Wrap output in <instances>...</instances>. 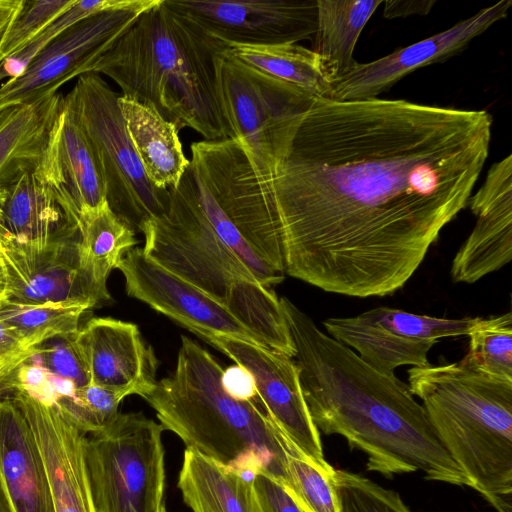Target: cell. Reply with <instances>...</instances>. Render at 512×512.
Listing matches in <instances>:
<instances>
[{
  "label": "cell",
  "mask_w": 512,
  "mask_h": 512,
  "mask_svg": "<svg viewBox=\"0 0 512 512\" xmlns=\"http://www.w3.org/2000/svg\"><path fill=\"white\" fill-rule=\"evenodd\" d=\"M36 164L0 181V243L43 246L59 237L80 235Z\"/></svg>",
  "instance_id": "44dd1931"
},
{
  "label": "cell",
  "mask_w": 512,
  "mask_h": 512,
  "mask_svg": "<svg viewBox=\"0 0 512 512\" xmlns=\"http://www.w3.org/2000/svg\"><path fill=\"white\" fill-rule=\"evenodd\" d=\"M137 242L134 231L107 201L84 224L77 243L78 265L100 302L111 299L107 289L110 272Z\"/></svg>",
  "instance_id": "4316f807"
},
{
  "label": "cell",
  "mask_w": 512,
  "mask_h": 512,
  "mask_svg": "<svg viewBox=\"0 0 512 512\" xmlns=\"http://www.w3.org/2000/svg\"><path fill=\"white\" fill-rule=\"evenodd\" d=\"M182 178L187 183L196 203L218 237L248 267L256 280L269 288L271 285L280 283L283 280V274L275 271L253 251L219 205L210 189L190 165Z\"/></svg>",
  "instance_id": "1f68e13d"
},
{
  "label": "cell",
  "mask_w": 512,
  "mask_h": 512,
  "mask_svg": "<svg viewBox=\"0 0 512 512\" xmlns=\"http://www.w3.org/2000/svg\"><path fill=\"white\" fill-rule=\"evenodd\" d=\"M125 130L148 180L158 189L177 188L190 165L177 126L151 107L119 95Z\"/></svg>",
  "instance_id": "603a6c76"
},
{
  "label": "cell",
  "mask_w": 512,
  "mask_h": 512,
  "mask_svg": "<svg viewBox=\"0 0 512 512\" xmlns=\"http://www.w3.org/2000/svg\"><path fill=\"white\" fill-rule=\"evenodd\" d=\"M124 398L118 391L90 383L60 395L55 405L87 435L108 427L118 415Z\"/></svg>",
  "instance_id": "836d02e7"
},
{
  "label": "cell",
  "mask_w": 512,
  "mask_h": 512,
  "mask_svg": "<svg viewBox=\"0 0 512 512\" xmlns=\"http://www.w3.org/2000/svg\"><path fill=\"white\" fill-rule=\"evenodd\" d=\"M199 336L250 375L268 415L306 456L322 465L328 463L320 431L303 396L298 366L291 357L229 335Z\"/></svg>",
  "instance_id": "4fadbf2b"
},
{
  "label": "cell",
  "mask_w": 512,
  "mask_h": 512,
  "mask_svg": "<svg viewBox=\"0 0 512 512\" xmlns=\"http://www.w3.org/2000/svg\"><path fill=\"white\" fill-rule=\"evenodd\" d=\"M408 387L473 489L497 512H512V380L460 360L410 368Z\"/></svg>",
  "instance_id": "5b68a950"
},
{
  "label": "cell",
  "mask_w": 512,
  "mask_h": 512,
  "mask_svg": "<svg viewBox=\"0 0 512 512\" xmlns=\"http://www.w3.org/2000/svg\"><path fill=\"white\" fill-rule=\"evenodd\" d=\"M80 235H68L43 246L0 243L5 296L23 304L100 303L83 276L77 257Z\"/></svg>",
  "instance_id": "2e32d148"
},
{
  "label": "cell",
  "mask_w": 512,
  "mask_h": 512,
  "mask_svg": "<svg viewBox=\"0 0 512 512\" xmlns=\"http://www.w3.org/2000/svg\"><path fill=\"white\" fill-rule=\"evenodd\" d=\"M91 383L145 398L157 384L158 360L136 324L91 318L75 334Z\"/></svg>",
  "instance_id": "d6986e66"
},
{
  "label": "cell",
  "mask_w": 512,
  "mask_h": 512,
  "mask_svg": "<svg viewBox=\"0 0 512 512\" xmlns=\"http://www.w3.org/2000/svg\"><path fill=\"white\" fill-rule=\"evenodd\" d=\"M224 370L201 345L182 335L174 370L144 399L164 430L197 452L250 478L265 471L285 485L292 441L259 397L231 394Z\"/></svg>",
  "instance_id": "277c9868"
},
{
  "label": "cell",
  "mask_w": 512,
  "mask_h": 512,
  "mask_svg": "<svg viewBox=\"0 0 512 512\" xmlns=\"http://www.w3.org/2000/svg\"><path fill=\"white\" fill-rule=\"evenodd\" d=\"M226 49V43L159 0L92 72L111 78L121 95L151 107L179 130L191 128L207 141L232 139L216 85L215 59Z\"/></svg>",
  "instance_id": "3957f363"
},
{
  "label": "cell",
  "mask_w": 512,
  "mask_h": 512,
  "mask_svg": "<svg viewBox=\"0 0 512 512\" xmlns=\"http://www.w3.org/2000/svg\"><path fill=\"white\" fill-rule=\"evenodd\" d=\"M224 306L260 345L294 358L295 345L280 299L255 279L239 278L228 289Z\"/></svg>",
  "instance_id": "f1b7e54d"
},
{
  "label": "cell",
  "mask_w": 512,
  "mask_h": 512,
  "mask_svg": "<svg viewBox=\"0 0 512 512\" xmlns=\"http://www.w3.org/2000/svg\"><path fill=\"white\" fill-rule=\"evenodd\" d=\"M169 193L167 214L148 221L141 230L145 237L142 250L224 306L232 283L256 278L218 237L183 178Z\"/></svg>",
  "instance_id": "9c48e42d"
},
{
  "label": "cell",
  "mask_w": 512,
  "mask_h": 512,
  "mask_svg": "<svg viewBox=\"0 0 512 512\" xmlns=\"http://www.w3.org/2000/svg\"><path fill=\"white\" fill-rule=\"evenodd\" d=\"M5 295V281L0 267V298Z\"/></svg>",
  "instance_id": "f6af8a7d"
},
{
  "label": "cell",
  "mask_w": 512,
  "mask_h": 512,
  "mask_svg": "<svg viewBox=\"0 0 512 512\" xmlns=\"http://www.w3.org/2000/svg\"><path fill=\"white\" fill-rule=\"evenodd\" d=\"M75 0H22L21 7L0 42V63L10 58L53 20L65 12Z\"/></svg>",
  "instance_id": "8d00e7d4"
},
{
  "label": "cell",
  "mask_w": 512,
  "mask_h": 512,
  "mask_svg": "<svg viewBox=\"0 0 512 512\" xmlns=\"http://www.w3.org/2000/svg\"><path fill=\"white\" fill-rule=\"evenodd\" d=\"M253 479L186 448L177 486L192 512H263Z\"/></svg>",
  "instance_id": "cb8c5ba5"
},
{
  "label": "cell",
  "mask_w": 512,
  "mask_h": 512,
  "mask_svg": "<svg viewBox=\"0 0 512 512\" xmlns=\"http://www.w3.org/2000/svg\"><path fill=\"white\" fill-rule=\"evenodd\" d=\"M33 349L0 319V384L32 354Z\"/></svg>",
  "instance_id": "60d3db41"
},
{
  "label": "cell",
  "mask_w": 512,
  "mask_h": 512,
  "mask_svg": "<svg viewBox=\"0 0 512 512\" xmlns=\"http://www.w3.org/2000/svg\"><path fill=\"white\" fill-rule=\"evenodd\" d=\"M22 4V0H0V42Z\"/></svg>",
  "instance_id": "7bdbcfd3"
},
{
  "label": "cell",
  "mask_w": 512,
  "mask_h": 512,
  "mask_svg": "<svg viewBox=\"0 0 512 512\" xmlns=\"http://www.w3.org/2000/svg\"><path fill=\"white\" fill-rule=\"evenodd\" d=\"M1 384L6 389L24 392L48 404L56 403L58 397L72 390L56 380L40 365L25 360Z\"/></svg>",
  "instance_id": "f35d334b"
},
{
  "label": "cell",
  "mask_w": 512,
  "mask_h": 512,
  "mask_svg": "<svg viewBox=\"0 0 512 512\" xmlns=\"http://www.w3.org/2000/svg\"><path fill=\"white\" fill-rule=\"evenodd\" d=\"M130 297L173 319L191 332L229 335L259 344L221 303L168 271L142 249L125 253L117 265Z\"/></svg>",
  "instance_id": "9a60e30c"
},
{
  "label": "cell",
  "mask_w": 512,
  "mask_h": 512,
  "mask_svg": "<svg viewBox=\"0 0 512 512\" xmlns=\"http://www.w3.org/2000/svg\"><path fill=\"white\" fill-rule=\"evenodd\" d=\"M334 483L341 512H411L397 492L361 474L335 469Z\"/></svg>",
  "instance_id": "d590c367"
},
{
  "label": "cell",
  "mask_w": 512,
  "mask_h": 512,
  "mask_svg": "<svg viewBox=\"0 0 512 512\" xmlns=\"http://www.w3.org/2000/svg\"><path fill=\"white\" fill-rule=\"evenodd\" d=\"M286 489L303 512H341L334 483L335 468L319 464L294 443L287 454Z\"/></svg>",
  "instance_id": "4dcf8cb0"
},
{
  "label": "cell",
  "mask_w": 512,
  "mask_h": 512,
  "mask_svg": "<svg viewBox=\"0 0 512 512\" xmlns=\"http://www.w3.org/2000/svg\"><path fill=\"white\" fill-rule=\"evenodd\" d=\"M141 2L142 0H75L71 7L53 20L25 47L0 63V80L11 79L21 74L38 52L76 22L103 11L132 8Z\"/></svg>",
  "instance_id": "e575fe53"
},
{
  "label": "cell",
  "mask_w": 512,
  "mask_h": 512,
  "mask_svg": "<svg viewBox=\"0 0 512 512\" xmlns=\"http://www.w3.org/2000/svg\"><path fill=\"white\" fill-rule=\"evenodd\" d=\"M492 116L372 98L316 97L286 152L254 172L238 141H203L215 198L264 260L323 291L402 288L467 202L489 156Z\"/></svg>",
  "instance_id": "6da1fadb"
},
{
  "label": "cell",
  "mask_w": 512,
  "mask_h": 512,
  "mask_svg": "<svg viewBox=\"0 0 512 512\" xmlns=\"http://www.w3.org/2000/svg\"><path fill=\"white\" fill-rule=\"evenodd\" d=\"M34 433L45 464L54 512H96L86 473L82 433L54 404L20 391L13 396Z\"/></svg>",
  "instance_id": "ffe728a7"
},
{
  "label": "cell",
  "mask_w": 512,
  "mask_h": 512,
  "mask_svg": "<svg viewBox=\"0 0 512 512\" xmlns=\"http://www.w3.org/2000/svg\"><path fill=\"white\" fill-rule=\"evenodd\" d=\"M36 169L79 233L107 201L93 147L63 100Z\"/></svg>",
  "instance_id": "e0dca14e"
},
{
  "label": "cell",
  "mask_w": 512,
  "mask_h": 512,
  "mask_svg": "<svg viewBox=\"0 0 512 512\" xmlns=\"http://www.w3.org/2000/svg\"><path fill=\"white\" fill-rule=\"evenodd\" d=\"M263 512H303L286 487L265 471L253 479Z\"/></svg>",
  "instance_id": "ab89813d"
},
{
  "label": "cell",
  "mask_w": 512,
  "mask_h": 512,
  "mask_svg": "<svg viewBox=\"0 0 512 512\" xmlns=\"http://www.w3.org/2000/svg\"><path fill=\"white\" fill-rule=\"evenodd\" d=\"M384 0H317V29L312 50L333 81L355 63L359 36Z\"/></svg>",
  "instance_id": "484cf974"
},
{
  "label": "cell",
  "mask_w": 512,
  "mask_h": 512,
  "mask_svg": "<svg viewBox=\"0 0 512 512\" xmlns=\"http://www.w3.org/2000/svg\"><path fill=\"white\" fill-rule=\"evenodd\" d=\"M92 305L84 302L23 304L0 298V319L29 347L62 336L74 335L79 330L82 315Z\"/></svg>",
  "instance_id": "f546056e"
},
{
  "label": "cell",
  "mask_w": 512,
  "mask_h": 512,
  "mask_svg": "<svg viewBox=\"0 0 512 512\" xmlns=\"http://www.w3.org/2000/svg\"><path fill=\"white\" fill-rule=\"evenodd\" d=\"M0 477L13 512H54L40 448L13 397L0 398Z\"/></svg>",
  "instance_id": "7402d4cb"
},
{
  "label": "cell",
  "mask_w": 512,
  "mask_h": 512,
  "mask_svg": "<svg viewBox=\"0 0 512 512\" xmlns=\"http://www.w3.org/2000/svg\"><path fill=\"white\" fill-rule=\"evenodd\" d=\"M435 3V0H385L383 16L387 19L424 16L432 10Z\"/></svg>",
  "instance_id": "b9f144b4"
},
{
  "label": "cell",
  "mask_w": 512,
  "mask_h": 512,
  "mask_svg": "<svg viewBox=\"0 0 512 512\" xmlns=\"http://www.w3.org/2000/svg\"><path fill=\"white\" fill-rule=\"evenodd\" d=\"M226 52L237 61L315 97L329 98L332 81L312 49L298 44H227Z\"/></svg>",
  "instance_id": "83f0119b"
},
{
  "label": "cell",
  "mask_w": 512,
  "mask_h": 512,
  "mask_svg": "<svg viewBox=\"0 0 512 512\" xmlns=\"http://www.w3.org/2000/svg\"><path fill=\"white\" fill-rule=\"evenodd\" d=\"M63 95L11 106L0 111V181L37 163L62 105Z\"/></svg>",
  "instance_id": "d4e9b609"
},
{
  "label": "cell",
  "mask_w": 512,
  "mask_h": 512,
  "mask_svg": "<svg viewBox=\"0 0 512 512\" xmlns=\"http://www.w3.org/2000/svg\"><path fill=\"white\" fill-rule=\"evenodd\" d=\"M0 512H13L0 477Z\"/></svg>",
  "instance_id": "ee69618b"
},
{
  "label": "cell",
  "mask_w": 512,
  "mask_h": 512,
  "mask_svg": "<svg viewBox=\"0 0 512 512\" xmlns=\"http://www.w3.org/2000/svg\"><path fill=\"white\" fill-rule=\"evenodd\" d=\"M279 299L296 349L303 396L319 431L341 435L365 453L369 471L386 477L421 471L427 480L473 488L408 385L322 332L287 297Z\"/></svg>",
  "instance_id": "7a4b0ae2"
},
{
  "label": "cell",
  "mask_w": 512,
  "mask_h": 512,
  "mask_svg": "<svg viewBox=\"0 0 512 512\" xmlns=\"http://www.w3.org/2000/svg\"><path fill=\"white\" fill-rule=\"evenodd\" d=\"M118 96L100 74L91 72L77 78L63 101L93 147L109 207L136 233L167 214L170 193L155 187L144 173L125 130Z\"/></svg>",
  "instance_id": "52a82bcc"
},
{
  "label": "cell",
  "mask_w": 512,
  "mask_h": 512,
  "mask_svg": "<svg viewBox=\"0 0 512 512\" xmlns=\"http://www.w3.org/2000/svg\"><path fill=\"white\" fill-rule=\"evenodd\" d=\"M481 317L438 318L379 306L352 317L323 320L327 334L387 375L400 366L429 365L428 352L446 337L468 335Z\"/></svg>",
  "instance_id": "8fae6325"
},
{
  "label": "cell",
  "mask_w": 512,
  "mask_h": 512,
  "mask_svg": "<svg viewBox=\"0 0 512 512\" xmlns=\"http://www.w3.org/2000/svg\"><path fill=\"white\" fill-rule=\"evenodd\" d=\"M163 431L142 412H119L104 430L85 436L84 460L96 512H161Z\"/></svg>",
  "instance_id": "8992f818"
},
{
  "label": "cell",
  "mask_w": 512,
  "mask_h": 512,
  "mask_svg": "<svg viewBox=\"0 0 512 512\" xmlns=\"http://www.w3.org/2000/svg\"><path fill=\"white\" fill-rule=\"evenodd\" d=\"M28 360L40 365L56 380L72 389L91 383L75 342V334L57 337L36 346Z\"/></svg>",
  "instance_id": "74e56055"
},
{
  "label": "cell",
  "mask_w": 512,
  "mask_h": 512,
  "mask_svg": "<svg viewBox=\"0 0 512 512\" xmlns=\"http://www.w3.org/2000/svg\"><path fill=\"white\" fill-rule=\"evenodd\" d=\"M226 44H296L317 29V0H165Z\"/></svg>",
  "instance_id": "7c38bea8"
},
{
  "label": "cell",
  "mask_w": 512,
  "mask_h": 512,
  "mask_svg": "<svg viewBox=\"0 0 512 512\" xmlns=\"http://www.w3.org/2000/svg\"><path fill=\"white\" fill-rule=\"evenodd\" d=\"M467 206L477 220L453 258L455 283L473 284L512 259V155L493 163Z\"/></svg>",
  "instance_id": "ac0fdd59"
},
{
  "label": "cell",
  "mask_w": 512,
  "mask_h": 512,
  "mask_svg": "<svg viewBox=\"0 0 512 512\" xmlns=\"http://www.w3.org/2000/svg\"><path fill=\"white\" fill-rule=\"evenodd\" d=\"M159 0L103 11L71 25L51 40L18 76L0 86V111L54 95L66 82L91 73L97 61Z\"/></svg>",
  "instance_id": "30bf717a"
},
{
  "label": "cell",
  "mask_w": 512,
  "mask_h": 512,
  "mask_svg": "<svg viewBox=\"0 0 512 512\" xmlns=\"http://www.w3.org/2000/svg\"><path fill=\"white\" fill-rule=\"evenodd\" d=\"M217 92L232 139L254 171L273 168L283 158L300 112L316 98L231 57L215 59Z\"/></svg>",
  "instance_id": "ba28073f"
},
{
  "label": "cell",
  "mask_w": 512,
  "mask_h": 512,
  "mask_svg": "<svg viewBox=\"0 0 512 512\" xmlns=\"http://www.w3.org/2000/svg\"><path fill=\"white\" fill-rule=\"evenodd\" d=\"M161 512H167L166 507L164 506L161 510Z\"/></svg>",
  "instance_id": "bcb514c9"
},
{
  "label": "cell",
  "mask_w": 512,
  "mask_h": 512,
  "mask_svg": "<svg viewBox=\"0 0 512 512\" xmlns=\"http://www.w3.org/2000/svg\"><path fill=\"white\" fill-rule=\"evenodd\" d=\"M511 5V0H500L429 38L368 63L356 62L333 81L329 99L353 101L377 98L409 73L463 51L474 38L504 19Z\"/></svg>",
  "instance_id": "5bb4252c"
},
{
  "label": "cell",
  "mask_w": 512,
  "mask_h": 512,
  "mask_svg": "<svg viewBox=\"0 0 512 512\" xmlns=\"http://www.w3.org/2000/svg\"><path fill=\"white\" fill-rule=\"evenodd\" d=\"M462 361L483 373L512 380V313L481 317L469 331Z\"/></svg>",
  "instance_id": "d6a6232c"
}]
</instances>
